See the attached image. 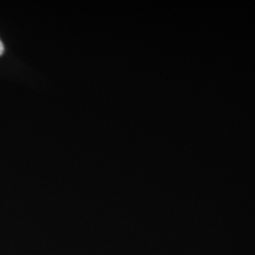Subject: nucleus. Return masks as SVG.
<instances>
[{
  "mask_svg": "<svg viewBox=\"0 0 255 255\" xmlns=\"http://www.w3.org/2000/svg\"><path fill=\"white\" fill-rule=\"evenodd\" d=\"M3 52H4V46H3V44H2V42L0 40V56L3 54Z\"/></svg>",
  "mask_w": 255,
  "mask_h": 255,
  "instance_id": "f257e3e1",
  "label": "nucleus"
}]
</instances>
